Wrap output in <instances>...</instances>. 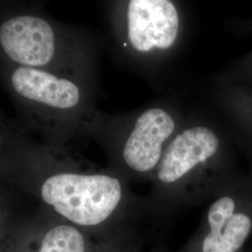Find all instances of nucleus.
I'll return each instance as SVG.
<instances>
[{"instance_id":"1","label":"nucleus","mask_w":252,"mask_h":252,"mask_svg":"<svg viewBox=\"0 0 252 252\" xmlns=\"http://www.w3.org/2000/svg\"><path fill=\"white\" fill-rule=\"evenodd\" d=\"M59 155V151L35 142L24 133L9 161V178L25 183L45 206L72 223L104 222L121 203V181L107 174L73 171Z\"/></svg>"},{"instance_id":"2","label":"nucleus","mask_w":252,"mask_h":252,"mask_svg":"<svg viewBox=\"0 0 252 252\" xmlns=\"http://www.w3.org/2000/svg\"><path fill=\"white\" fill-rule=\"evenodd\" d=\"M0 78L27 126L55 151L95 118L88 76L0 64Z\"/></svg>"},{"instance_id":"3","label":"nucleus","mask_w":252,"mask_h":252,"mask_svg":"<svg viewBox=\"0 0 252 252\" xmlns=\"http://www.w3.org/2000/svg\"><path fill=\"white\" fill-rule=\"evenodd\" d=\"M90 48L71 27L35 9L0 13V64L88 76Z\"/></svg>"},{"instance_id":"4","label":"nucleus","mask_w":252,"mask_h":252,"mask_svg":"<svg viewBox=\"0 0 252 252\" xmlns=\"http://www.w3.org/2000/svg\"><path fill=\"white\" fill-rule=\"evenodd\" d=\"M180 28V13L172 1L130 0L126 4V39L139 54L169 50Z\"/></svg>"},{"instance_id":"5","label":"nucleus","mask_w":252,"mask_h":252,"mask_svg":"<svg viewBox=\"0 0 252 252\" xmlns=\"http://www.w3.org/2000/svg\"><path fill=\"white\" fill-rule=\"evenodd\" d=\"M175 130V119L166 109H146L136 119L121 145L124 161L136 172L153 170L161 162Z\"/></svg>"},{"instance_id":"6","label":"nucleus","mask_w":252,"mask_h":252,"mask_svg":"<svg viewBox=\"0 0 252 252\" xmlns=\"http://www.w3.org/2000/svg\"><path fill=\"white\" fill-rule=\"evenodd\" d=\"M220 148L214 130L205 126H189L175 135L166 146L158 167L163 183H174L196 166L212 159Z\"/></svg>"},{"instance_id":"7","label":"nucleus","mask_w":252,"mask_h":252,"mask_svg":"<svg viewBox=\"0 0 252 252\" xmlns=\"http://www.w3.org/2000/svg\"><path fill=\"white\" fill-rule=\"evenodd\" d=\"M235 203L230 196L218 199L208 211L211 228L203 242V252H236L248 238L252 220L244 213H235Z\"/></svg>"},{"instance_id":"8","label":"nucleus","mask_w":252,"mask_h":252,"mask_svg":"<svg viewBox=\"0 0 252 252\" xmlns=\"http://www.w3.org/2000/svg\"><path fill=\"white\" fill-rule=\"evenodd\" d=\"M38 252H85L84 238L74 226H54L46 233Z\"/></svg>"},{"instance_id":"9","label":"nucleus","mask_w":252,"mask_h":252,"mask_svg":"<svg viewBox=\"0 0 252 252\" xmlns=\"http://www.w3.org/2000/svg\"><path fill=\"white\" fill-rule=\"evenodd\" d=\"M23 133L21 128L0 117V177H8L9 160Z\"/></svg>"},{"instance_id":"10","label":"nucleus","mask_w":252,"mask_h":252,"mask_svg":"<svg viewBox=\"0 0 252 252\" xmlns=\"http://www.w3.org/2000/svg\"><path fill=\"white\" fill-rule=\"evenodd\" d=\"M8 205H9V203H8V200L6 199V196L0 191V220L4 215V212L8 207Z\"/></svg>"}]
</instances>
